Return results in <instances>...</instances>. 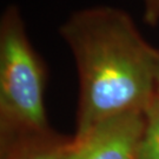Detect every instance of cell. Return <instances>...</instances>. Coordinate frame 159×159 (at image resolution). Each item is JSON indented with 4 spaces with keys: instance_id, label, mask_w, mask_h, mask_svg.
I'll use <instances>...</instances> for the list:
<instances>
[{
    "instance_id": "cell-1",
    "label": "cell",
    "mask_w": 159,
    "mask_h": 159,
    "mask_svg": "<svg viewBox=\"0 0 159 159\" xmlns=\"http://www.w3.org/2000/svg\"><path fill=\"white\" fill-rule=\"evenodd\" d=\"M60 35L79 78L73 138L113 117L145 110L157 92L158 50L143 38L129 13L112 6L83 8L60 26Z\"/></svg>"
},
{
    "instance_id": "cell-2",
    "label": "cell",
    "mask_w": 159,
    "mask_h": 159,
    "mask_svg": "<svg viewBox=\"0 0 159 159\" xmlns=\"http://www.w3.org/2000/svg\"><path fill=\"white\" fill-rule=\"evenodd\" d=\"M45 71L16 6L0 21V126L2 143L48 132Z\"/></svg>"
},
{
    "instance_id": "cell-3",
    "label": "cell",
    "mask_w": 159,
    "mask_h": 159,
    "mask_svg": "<svg viewBox=\"0 0 159 159\" xmlns=\"http://www.w3.org/2000/svg\"><path fill=\"white\" fill-rule=\"evenodd\" d=\"M144 127V111L102 121L85 136L72 138L65 159H137Z\"/></svg>"
},
{
    "instance_id": "cell-4",
    "label": "cell",
    "mask_w": 159,
    "mask_h": 159,
    "mask_svg": "<svg viewBox=\"0 0 159 159\" xmlns=\"http://www.w3.org/2000/svg\"><path fill=\"white\" fill-rule=\"evenodd\" d=\"M71 143L51 131L18 137L2 143V159H65Z\"/></svg>"
},
{
    "instance_id": "cell-5",
    "label": "cell",
    "mask_w": 159,
    "mask_h": 159,
    "mask_svg": "<svg viewBox=\"0 0 159 159\" xmlns=\"http://www.w3.org/2000/svg\"><path fill=\"white\" fill-rule=\"evenodd\" d=\"M137 159H159V92L144 110V127Z\"/></svg>"
},
{
    "instance_id": "cell-6",
    "label": "cell",
    "mask_w": 159,
    "mask_h": 159,
    "mask_svg": "<svg viewBox=\"0 0 159 159\" xmlns=\"http://www.w3.org/2000/svg\"><path fill=\"white\" fill-rule=\"evenodd\" d=\"M144 20L151 26L159 23V0H143Z\"/></svg>"
},
{
    "instance_id": "cell-7",
    "label": "cell",
    "mask_w": 159,
    "mask_h": 159,
    "mask_svg": "<svg viewBox=\"0 0 159 159\" xmlns=\"http://www.w3.org/2000/svg\"><path fill=\"white\" fill-rule=\"evenodd\" d=\"M156 86H157V92H159V50L158 59H157V71H156Z\"/></svg>"
}]
</instances>
